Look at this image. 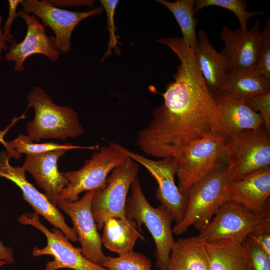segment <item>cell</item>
Instances as JSON below:
<instances>
[{"label":"cell","instance_id":"6da1fadb","mask_svg":"<svg viewBox=\"0 0 270 270\" xmlns=\"http://www.w3.org/2000/svg\"><path fill=\"white\" fill-rule=\"evenodd\" d=\"M158 41L170 48L180 63L174 80L168 83L161 94L164 101L154 110L152 121L137 132L136 144L148 156L175 158L195 142L222 134L220 117L194 50L182 38Z\"/></svg>","mask_w":270,"mask_h":270},{"label":"cell","instance_id":"7a4b0ae2","mask_svg":"<svg viewBox=\"0 0 270 270\" xmlns=\"http://www.w3.org/2000/svg\"><path fill=\"white\" fill-rule=\"evenodd\" d=\"M26 100L28 106L34 110V118L28 122L26 130L28 141L38 142L50 138L65 140L84 132L77 112L70 106L54 103L41 87L34 86Z\"/></svg>","mask_w":270,"mask_h":270},{"label":"cell","instance_id":"3957f363","mask_svg":"<svg viewBox=\"0 0 270 270\" xmlns=\"http://www.w3.org/2000/svg\"><path fill=\"white\" fill-rule=\"evenodd\" d=\"M232 181L224 163L190 188L186 194L188 202L184 217L172 228L173 234L180 235L190 226L200 230L207 225L228 201L227 189Z\"/></svg>","mask_w":270,"mask_h":270},{"label":"cell","instance_id":"277c9868","mask_svg":"<svg viewBox=\"0 0 270 270\" xmlns=\"http://www.w3.org/2000/svg\"><path fill=\"white\" fill-rule=\"evenodd\" d=\"M130 188L131 194L126 204V216L136 222L140 232L142 224L146 226L156 246V266L158 270H168L170 251L176 242L172 228V216L163 206L154 208L150 204L138 177Z\"/></svg>","mask_w":270,"mask_h":270},{"label":"cell","instance_id":"5b68a950","mask_svg":"<svg viewBox=\"0 0 270 270\" xmlns=\"http://www.w3.org/2000/svg\"><path fill=\"white\" fill-rule=\"evenodd\" d=\"M228 138L210 135L191 144L174 158L179 191L186 194L194 184L226 162Z\"/></svg>","mask_w":270,"mask_h":270},{"label":"cell","instance_id":"8992f818","mask_svg":"<svg viewBox=\"0 0 270 270\" xmlns=\"http://www.w3.org/2000/svg\"><path fill=\"white\" fill-rule=\"evenodd\" d=\"M96 150L78 170L62 172L68 181L62 190L58 201L74 202L86 191L104 188L110 172L122 164L128 157L114 146L111 142Z\"/></svg>","mask_w":270,"mask_h":270},{"label":"cell","instance_id":"52a82bcc","mask_svg":"<svg viewBox=\"0 0 270 270\" xmlns=\"http://www.w3.org/2000/svg\"><path fill=\"white\" fill-rule=\"evenodd\" d=\"M270 134L263 124L258 129L244 130L228 138L226 162L232 181L270 166Z\"/></svg>","mask_w":270,"mask_h":270},{"label":"cell","instance_id":"ba28073f","mask_svg":"<svg viewBox=\"0 0 270 270\" xmlns=\"http://www.w3.org/2000/svg\"><path fill=\"white\" fill-rule=\"evenodd\" d=\"M138 172V164L128 156L122 164L112 171L106 186L95 190L91 207L98 230L102 228L104 221L110 218H126L127 195Z\"/></svg>","mask_w":270,"mask_h":270},{"label":"cell","instance_id":"9c48e42d","mask_svg":"<svg viewBox=\"0 0 270 270\" xmlns=\"http://www.w3.org/2000/svg\"><path fill=\"white\" fill-rule=\"evenodd\" d=\"M270 226V214H258L226 201L196 236L203 242L230 239L240 242L250 234Z\"/></svg>","mask_w":270,"mask_h":270},{"label":"cell","instance_id":"30bf717a","mask_svg":"<svg viewBox=\"0 0 270 270\" xmlns=\"http://www.w3.org/2000/svg\"><path fill=\"white\" fill-rule=\"evenodd\" d=\"M22 224L32 226L42 232L46 238V245L42 248L34 246L32 255L38 256L50 255L54 260L46 264L45 270H57L62 268L74 270H108L95 264L82 254V248L74 246L62 230L53 228L49 230L40 220L36 212H26L18 218Z\"/></svg>","mask_w":270,"mask_h":270},{"label":"cell","instance_id":"8fae6325","mask_svg":"<svg viewBox=\"0 0 270 270\" xmlns=\"http://www.w3.org/2000/svg\"><path fill=\"white\" fill-rule=\"evenodd\" d=\"M112 144L127 156L142 164L149 172L158 185L156 198L160 202L161 205L170 212L176 224L180 223L182 220L186 210L188 197L186 194H183L179 191L174 182L176 162L174 158L151 160L118 144L113 142Z\"/></svg>","mask_w":270,"mask_h":270},{"label":"cell","instance_id":"7c38bea8","mask_svg":"<svg viewBox=\"0 0 270 270\" xmlns=\"http://www.w3.org/2000/svg\"><path fill=\"white\" fill-rule=\"evenodd\" d=\"M11 157L4 150L0 151V178L10 180L21 190L24 200L35 212L40 215L54 228L60 229L69 240L76 242L78 236L74 229L70 227L65 218L58 208L52 204L46 194L40 192L28 182L26 172L22 166H11Z\"/></svg>","mask_w":270,"mask_h":270},{"label":"cell","instance_id":"4fadbf2b","mask_svg":"<svg viewBox=\"0 0 270 270\" xmlns=\"http://www.w3.org/2000/svg\"><path fill=\"white\" fill-rule=\"evenodd\" d=\"M95 190L86 192L74 202L58 201V208L70 218L81 245L82 256L92 263L102 266L106 256L102 250L101 236L98 232L91 207Z\"/></svg>","mask_w":270,"mask_h":270},{"label":"cell","instance_id":"5bb4252c","mask_svg":"<svg viewBox=\"0 0 270 270\" xmlns=\"http://www.w3.org/2000/svg\"><path fill=\"white\" fill-rule=\"evenodd\" d=\"M22 10L36 16L44 27L48 26L55 34L56 47L62 54L71 48V38L74 28L82 20L100 14L104 8L98 6L88 12H72L54 6L46 0H22Z\"/></svg>","mask_w":270,"mask_h":270},{"label":"cell","instance_id":"9a60e30c","mask_svg":"<svg viewBox=\"0 0 270 270\" xmlns=\"http://www.w3.org/2000/svg\"><path fill=\"white\" fill-rule=\"evenodd\" d=\"M18 13V17L26 24V34L20 42H17L14 39L10 42V49L4 55L6 60L14 62V70L18 72L24 70L25 60L34 54L44 55L51 62H56L61 53L56 47L55 38L46 34L45 27L34 14L26 13L22 10Z\"/></svg>","mask_w":270,"mask_h":270},{"label":"cell","instance_id":"2e32d148","mask_svg":"<svg viewBox=\"0 0 270 270\" xmlns=\"http://www.w3.org/2000/svg\"><path fill=\"white\" fill-rule=\"evenodd\" d=\"M260 20L257 18L246 32L240 28L232 31L226 25L223 26L220 36L224 46L220 53L226 60L227 72L255 68L260 44Z\"/></svg>","mask_w":270,"mask_h":270},{"label":"cell","instance_id":"e0dca14e","mask_svg":"<svg viewBox=\"0 0 270 270\" xmlns=\"http://www.w3.org/2000/svg\"><path fill=\"white\" fill-rule=\"evenodd\" d=\"M270 166L252 172L230 182L228 201L258 214H270Z\"/></svg>","mask_w":270,"mask_h":270},{"label":"cell","instance_id":"ac0fdd59","mask_svg":"<svg viewBox=\"0 0 270 270\" xmlns=\"http://www.w3.org/2000/svg\"><path fill=\"white\" fill-rule=\"evenodd\" d=\"M68 150H56L26 155L22 168L30 173L45 192L52 204L57 206L60 196L68 181L58 168V160Z\"/></svg>","mask_w":270,"mask_h":270},{"label":"cell","instance_id":"d6986e66","mask_svg":"<svg viewBox=\"0 0 270 270\" xmlns=\"http://www.w3.org/2000/svg\"><path fill=\"white\" fill-rule=\"evenodd\" d=\"M220 117L221 134L230 138L244 130H256L264 124L260 114L245 104L246 99L229 94L212 93Z\"/></svg>","mask_w":270,"mask_h":270},{"label":"cell","instance_id":"ffe728a7","mask_svg":"<svg viewBox=\"0 0 270 270\" xmlns=\"http://www.w3.org/2000/svg\"><path fill=\"white\" fill-rule=\"evenodd\" d=\"M194 51L207 88L212 93L218 91L224 84L228 64L202 30L198 31L197 47Z\"/></svg>","mask_w":270,"mask_h":270},{"label":"cell","instance_id":"44dd1931","mask_svg":"<svg viewBox=\"0 0 270 270\" xmlns=\"http://www.w3.org/2000/svg\"><path fill=\"white\" fill-rule=\"evenodd\" d=\"M209 270H248L242 242L230 239L204 242Z\"/></svg>","mask_w":270,"mask_h":270},{"label":"cell","instance_id":"7402d4cb","mask_svg":"<svg viewBox=\"0 0 270 270\" xmlns=\"http://www.w3.org/2000/svg\"><path fill=\"white\" fill-rule=\"evenodd\" d=\"M101 236L102 244L106 248L122 256L133 250L138 238L145 240L140 234L136 222L126 218H110L104 224Z\"/></svg>","mask_w":270,"mask_h":270},{"label":"cell","instance_id":"603a6c76","mask_svg":"<svg viewBox=\"0 0 270 270\" xmlns=\"http://www.w3.org/2000/svg\"><path fill=\"white\" fill-rule=\"evenodd\" d=\"M168 270H209L204 242L196 236L178 239L170 251Z\"/></svg>","mask_w":270,"mask_h":270},{"label":"cell","instance_id":"cb8c5ba5","mask_svg":"<svg viewBox=\"0 0 270 270\" xmlns=\"http://www.w3.org/2000/svg\"><path fill=\"white\" fill-rule=\"evenodd\" d=\"M218 92L246 99L270 92V81L255 68L235 69L226 72L224 84Z\"/></svg>","mask_w":270,"mask_h":270},{"label":"cell","instance_id":"d4e9b609","mask_svg":"<svg viewBox=\"0 0 270 270\" xmlns=\"http://www.w3.org/2000/svg\"><path fill=\"white\" fill-rule=\"evenodd\" d=\"M164 6L174 16L182 32L184 42L193 50L197 47L198 37L196 28L198 20L194 18V8L196 0H177L170 2L156 0Z\"/></svg>","mask_w":270,"mask_h":270},{"label":"cell","instance_id":"484cf974","mask_svg":"<svg viewBox=\"0 0 270 270\" xmlns=\"http://www.w3.org/2000/svg\"><path fill=\"white\" fill-rule=\"evenodd\" d=\"M6 154L11 158L18 160L22 154L26 155L30 154H38L48 152L66 150H69L74 149H88L97 150L98 146H74L70 143L60 144L50 142L44 143H36L28 141L25 134H20L19 136L13 140L6 141L3 145Z\"/></svg>","mask_w":270,"mask_h":270},{"label":"cell","instance_id":"4316f807","mask_svg":"<svg viewBox=\"0 0 270 270\" xmlns=\"http://www.w3.org/2000/svg\"><path fill=\"white\" fill-rule=\"evenodd\" d=\"M209 6H217L232 12L239 21L240 29L244 32L248 30L247 24L250 17L264 14L261 10L254 12L247 11L246 8L248 3L244 0H196L194 8V14L202 8Z\"/></svg>","mask_w":270,"mask_h":270},{"label":"cell","instance_id":"83f0119b","mask_svg":"<svg viewBox=\"0 0 270 270\" xmlns=\"http://www.w3.org/2000/svg\"><path fill=\"white\" fill-rule=\"evenodd\" d=\"M102 266L108 270H152V264L145 255L132 251L118 257L106 256Z\"/></svg>","mask_w":270,"mask_h":270},{"label":"cell","instance_id":"f1b7e54d","mask_svg":"<svg viewBox=\"0 0 270 270\" xmlns=\"http://www.w3.org/2000/svg\"><path fill=\"white\" fill-rule=\"evenodd\" d=\"M255 68L270 81V22L268 18L261 32L260 44Z\"/></svg>","mask_w":270,"mask_h":270},{"label":"cell","instance_id":"f546056e","mask_svg":"<svg viewBox=\"0 0 270 270\" xmlns=\"http://www.w3.org/2000/svg\"><path fill=\"white\" fill-rule=\"evenodd\" d=\"M248 260V270H270V256L248 236L242 242Z\"/></svg>","mask_w":270,"mask_h":270},{"label":"cell","instance_id":"4dcf8cb0","mask_svg":"<svg viewBox=\"0 0 270 270\" xmlns=\"http://www.w3.org/2000/svg\"><path fill=\"white\" fill-rule=\"evenodd\" d=\"M100 2L106 14L108 29L109 32V42L108 44V48L101 60V62H102L106 57L112 54V49L116 48L118 40L115 34L116 29L114 18L116 8L119 0H100Z\"/></svg>","mask_w":270,"mask_h":270},{"label":"cell","instance_id":"1f68e13d","mask_svg":"<svg viewBox=\"0 0 270 270\" xmlns=\"http://www.w3.org/2000/svg\"><path fill=\"white\" fill-rule=\"evenodd\" d=\"M245 104L254 112H260L264 124L270 133V92L248 98Z\"/></svg>","mask_w":270,"mask_h":270},{"label":"cell","instance_id":"d6a6232c","mask_svg":"<svg viewBox=\"0 0 270 270\" xmlns=\"http://www.w3.org/2000/svg\"><path fill=\"white\" fill-rule=\"evenodd\" d=\"M248 236L259 248L270 256V226L255 231Z\"/></svg>","mask_w":270,"mask_h":270},{"label":"cell","instance_id":"836d02e7","mask_svg":"<svg viewBox=\"0 0 270 270\" xmlns=\"http://www.w3.org/2000/svg\"><path fill=\"white\" fill-rule=\"evenodd\" d=\"M22 0H8L9 10L7 20L4 25L2 32L6 34H11V27L14 20L18 17L16 11L18 6Z\"/></svg>","mask_w":270,"mask_h":270},{"label":"cell","instance_id":"e575fe53","mask_svg":"<svg viewBox=\"0 0 270 270\" xmlns=\"http://www.w3.org/2000/svg\"><path fill=\"white\" fill-rule=\"evenodd\" d=\"M51 5L60 7L92 6L95 1L93 0H46Z\"/></svg>","mask_w":270,"mask_h":270},{"label":"cell","instance_id":"d590c367","mask_svg":"<svg viewBox=\"0 0 270 270\" xmlns=\"http://www.w3.org/2000/svg\"><path fill=\"white\" fill-rule=\"evenodd\" d=\"M0 258L4 260L6 264H12L15 262L12 248L10 246H6L0 240Z\"/></svg>","mask_w":270,"mask_h":270},{"label":"cell","instance_id":"8d00e7d4","mask_svg":"<svg viewBox=\"0 0 270 270\" xmlns=\"http://www.w3.org/2000/svg\"><path fill=\"white\" fill-rule=\"evenodd\" d=\"M2 16H0V62L2 60L1 52L2 50H6L8 49L7 42H12L14 39L13 36L11 34H4L2 30Z\"/></svg>","mask_w":270,"mask_h":270},{"label":"cell","instance_id":"74e56055","mask_svg":"<svg viewBox=\"0 0 270 270\" xmlns=\"http://www.w3.org/2000/svg\"><path fill=\"white\" fill-rule=\"evenodd\" d=\"M18 120V118H14L12 120V123L10 125L8 126L4 130H0V142H1L3 145L4 144L6 141L4 140V135L6 134L8 130L10 128L13 126L15 122H16Z\"/></svg>","mask_w":270,"mask_h":270},{"label":"cell","instance_id":"f35d334b","mask_svg":"<svg viewBox=\"0 0 270 270\" xmlns=\"http://www.w3.org/2000/svg\"><path fill=\"white\" fill-rule=\"evenodd\" d=\"M6 264V262L0 258V266Z\"/></svg>","mask_w":270,"mask_h":270},{"label":"cell","instance_id":"ab89813d","mask_svg":"<svg viewBox=\"0 0 270 270\" xmlns=\"http://www.w3.org/2000/svg\"></svg>","mask_w":270,"mask_h":270}]
</instances>
